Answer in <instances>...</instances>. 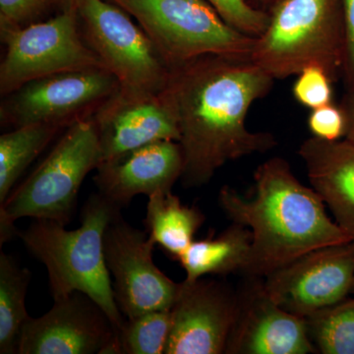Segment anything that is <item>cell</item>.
<instances>
[{
  "mask_svg": "<svg viewBox=\"0 0 354 354\" xmlns=\"http://www.w3.org/2000/svg\"><path fill=\"white\" fill-rule=\"evenodd\" d=\"M62 129L58 125L35 123L13 128L0 136V205L32 160Z\"/></svg>",
  "mask_w": 354,
  "mask_h": 354,
  "instance_id": "ffe728a7",
  "label": "cell"
},
{
  "mask_svg": "<svg viewBox=\"0 0 354 354\" xmlns=\"http://www.w3.org/2000/svg\"><path fill=\"white\" fill-rule=\"evenodd\" d=\"M18 354H118V329L93 298L75 291L55 300L21 333Z\"/></svg>",
  "mask_w": 354,
  "mask_h": 354,
  "instance_id": "7c38bea8",
  "label": "cell"
},
{
  "mask_svg": "<svg viewBox=\"0 0 354 354\" xmlns=\"http://www.w3.org/2000/svg\"><path fill=\"white\" fill-rule=\"evenodd\" d=\"M138 21L169 69L204 55L250 57L256 38L205 0H109Z\"/></svg>",
  "mask_w": 354,
  "mask_h": 354,
  "instance_id": "8992f818",
  "label": "cell"
},
{
  "mask_svg": "<svg viewBox=\"0 0 354 354\" xmlns=\"http://www.w3.org/2000/svg\"><path fill=\"white\" fill-rule=\"evenodd\" d=\"M308 128L312 137L325 141H339L346 138L348 131V118L344 109L332 102L311 109L308 116Z\"/></svg>",
  "mask_w": 354,
  "mask_h": 354,
  "instance_id": "484cf974",
  "label": "cell"
},
{
  "mask_svg": "<svg viewBox=\"0 0 354 354\" xmlns=\"http://www.w3.org/2000/svg\"><path fill=\"white\" fill-rule=\"evenodd\" d=\"M99 135L92 118L65 129L50 153L0 205V244L18 236L14 223L23 218L66 225L76 209L86 176L101 165Z\"/></svg>",
  "mask_w": 354,
  "mask_h": 354,
  "instance_id": "5b68a950",
  "label": "cell"
},
{
  "mask_svg": "<svg viewBox=\"0 0 354 354\" xmlns=\"http://www.w3.org/2000/svg\"><path fill=\"white\" fill-rule=\"evenodd\" d=\"M310 342L323 354H354V298L304 318Z\"/></svg>",
  "mask_w": 354,
  "mask_h": 354,
  "instance_id": "7402d4cb",
  "label": "cell"
},
{
  "mask_svg": "<svg viewBox=\"0 0 354 354\" xmlns=\"http://www.w3.org/2000/svg\"><path fill=\"white\" fill-rule=\"evenodd\" d=\"M228 25L247 36L258 38L270 23L269 11L257 8L247 0H205Z\"/></svg>",
  "mask_w": 354,
  "mask_h": 354,
  "instance_id": "cb8c5ba5",
  "label": "cell"
},
{
  "mask_svg": "<svg viewBox=\"0 0 354 354\" xmlns=\"http://www.w3.org/2000/svg\"><path fill=\"white\" fill-rule=\"evenodd\" d=\"M298 153L312 188L354 241V144L346 139L330 142L311 137Z\"/></svg>",
  "mask_w": 354,
  "mask_h": 354,
  "instance_id": "e0dca14e",
  "label": "cell"
},
{
  "mask_svg": "<svg viewBox=\"0 0 354 354\" xmlns=\"http://www.w3.org/2000/svg\"><path fill=\"white\" fill-rule=\"evenodd\" d=\"M121 209L97 192L84 205L76 230H66L58 221L35 220L18 234L27 250L46 266L53 300L75 291L85 293L104 310L118 330L125 319L114 298L104 236Z\"/></svg>",
  "mask_w": 354,
  "mask_h": 354,
  "instance_id": "3957f363",
  "label": "cell"
},
{
  "mask_svg": "<svg viewBox=\"0 0 354 354\" xmlns=\"http://www.w3.org/2000/svg\"><path fill=\"white\" fill-rule=\"evenodd\" d=\"M51 0H0V28H22L38 22Z\"/></svg>",
  "mask_w": 354,
  "mask_h": 354,
  "instance_id": "4316f807",
  "label": "cell"
},
{
  "mask_svg": "<svg viewBox=\"0 0 354 354\" xmlns=\"http://www.w3.org/2000/svg\"><path fill=\"white\" fill-rule=\"evenodd\" d=\"M155 245L146 230L133 227L121 214L104 232V260L114 279V298L127 319L169 311L178 295L181 283L165 276L153 262Z\"/></svg>",
  "mask_w": 354,
  "mask_h": 354,
  "instance_id": "30bf717a",
  "label": "cell"
},
{
  "mask_svg": "<svg viewBox=\"0 0 354 354\" xmlns=\"http://www.w3.org/2000/svg\"><path fill=\"white\" fill-rule=\"evenodd\" d=\"M353 283L354 241L310 251L264 278L272 299L304 319L346 299Z\"/></svg>",
  "mask_w": 354,
  "mask_h": 354,
  "instance_id": "8fae6325",
  "label": "cell"
},
{
  "mask_svg": "<svg viewBox=\"0 0 354 354\" xmlns=\"http://www.w3.org/2000/svg\"><path fill=\"white\" fill-rule=\"evenodd\" d=\"M31 272L10 255L0 253V353H17L23 327L30 318L26 297Z\"/></svg>",
  "mask_w": 354,
  "mask_h": 354,
  "instance_id": "44dd1931",
  "label": "cell"
},
{
  "mask_svg": "<svg viewBox=\"0 0 354 354\" xmlns=\"http://www.w3.org/2000/svg\"><path fill=\"white\" fill-rule=\"evenodd\" d=\"M346 27V60L344 71L354 87V0H342Z\"/></svg>",
  "mask_w": 354,
  "mask_h": 354,
  "instance_id": "83f0119b",
  "label": "cell"
},
{
  "mask_svg": "<svg viewBox=\"0 0 354 354\" xmlns=\"http://www.w3.org/2000/svg\"><path fill=\"white\" fill-rule=\"evenodd\" d=\"M102 162H116L142 147L164 140L179 141L176 114L162 93L130 95L120 90L92 116Z\"/></svg>",
  "mask_w": 354,
  "mask_h": 354,
  "instance_id": "9a60e30c",
  "label": "cell"
},
{
  "mask_svg": "<svg viewBox=\"0 0 354 354\" xmlns=\"http://www.w3.org/2000/svg\"><path fill=\"white\" fill-rule=\"evenodd\" d=\"M218 204L232 223L252 234L244 277L265 278L310 251L353 241L328 216L322 198L298 180L283 158L256 169L249 196L223 186Z\"/></svg>",
  "mask_w": 354,
  "mask_h": 354,
  "instance_id": "7a4b0ae2",
  "label": "cell"
},
{
  "mask_svg": "<svg viewBox=\"0 0 354 354\" xmlns=\"http://www.w3.org/2000/svg\"><path fill=\"white\" fill-rule=\"evenodd\" d=\"M274 82L250 57L204 55L171 69L162 94L178 124L184 187H201L228 162L278 145L271 133L246 127L249 109Z\"/></svg>",
  "mask_w": 354,
  "mask_h": 354,
  "instance_id": "6da1fadb",
  "label": "cell"
},
{
  "mask_svg": "<svg viewBox=\"0 0 354 354\" xmlns=\"http://www.w3.org/2000/svg\"><path fill=\"white\" fill-rule=\"evenodd\" d=\"M268 11L269 26L256 38L251 62L274 80L318 66L335 81L346 60L342 0H279Z\"/></svg>",
  "mask_w": 354,
  "mask_h": 354,
  "instance_id": "277c9868",
  "label": "cell"
},
{
  "mask_svg": "<svg viewBox=\"0 0 354 354\" xmlns=\"http://www.w3.org/2000/svg\"><path fill=\"white\" fill-rule=\"evenodd\" d=\"M180 283L165 354L225 353L236 319L237 291L204 277Z\"/></svg>",
  "mask_w": 354,
  "mask_h": 354,
  "instance_id": "4fadbf2b",
  "label": "cell"
},
{
  "mask_svg": "<svg viewBox=\"0 0 354 354\" xmlns=\"http://www.w3.org/2000/svg\"><path fill=\"white\" fill-rule=\"evenodd\" d=\"M252 243L250 230L232 223L218 236L194 241L179 258L186 272L185 281L206 276H221L242 272L248 260Z\"/></svg>",
  "mask_w": 354,
  "mask_h": 354,
  "instance_id": "ac0fdd59",
  "label": "cell"
},
{
  "mask_svg": "<svg viewBox=\"0 0 354 354\" xmlns=\"http://www.w3.org/2000/svg\"><path fill=\"white\" fill-rule=\"evenodd\" d=\"M118 90L120 83L104 67L43 77L4 95L0 120L2 127L46 123L66 129L92 118Z\"/></svg>",
  "mask_w": 354,
  "mask_h": 354,
  "instance_id": "9c48e42d",
  "label": "cell"
},
{
  "mask_svg": "<svg viewBox=\"0 0 354 354\" xmlns=\"http://www.w3.org/2000/svg\"><path fill=\"white\" fill-rule=\"evenodd\" d=\"M77 11L84 39L115 77L120 92L153 95L165 90L171 69L127 11L109 0H83Z\"/></svg>",
  "mask_w": 354,
  "mask_h": 354,
  "instance_id": "52a82bcc",
  "label": "cell"
},
{
  "mask_svg": "<svg viewBox=\"0 0 354 354\" xmlns=\"http://www.w3.org/2000/svg\"><path fill=\"white\" fill-rule=\"evenodd\" d=\"M351 295H354V283L353 286V290H351Z\"/></svg>",
  "mask_w": 354,
  "mask_h": 354,
  "instance_id": "1f68e13d",
  "label": "cell"
},
{
  "mask_svg": "<svg viewBox=\"0 0 354 354\" xmlns=\"http://www.w3.org/2000/svg\"><path fill=\"white\" fill-rule=\"evenodd\" d=\"M0 36L6 46L0 64L3 97L43 77L104 67L83 38L75 9L26 27L0 28Z\"/></svg>",
  "mask_w": 354,
  "mask_h": 354,
  "instance_id": "ba28073f",
  "label": "cell"
},
{
  "mask_svg": "<svg viewBox=\"0 0 354 354\" xmlns=\"http://www.w3.org/2000/svg\"><path fill=\"white\" fill-rule=\"evenodd\" d=\"M293 85V97L298 104L310 109L332 102V78L323 68L310 66L302 70Z\"/></svg>",
  "mask_w": 354,
  "mask_h": 354,
  "instance_id": "d4e9b609",
  "label": "cell"
},
{
  "mask_svg": "<svg viewBox=\"0 0 354 354\" xmlns=\"http://www.w3.org/2000/svg\"><path fill=\"white\" fill-rule=\"evenodd\" d=\"M83 0H51L53 6L59 7L60 10H67V9H78L81 2Z\"/></svg>",
  "mask_w": 354,
  "mask_h": 354,
  "instance_id": "f546056e",
  "label": "cell"
},
{
  "mask_svg": "<svg viewBox=\"0 0 354 354\" xmlns=\"http://www.w3.org/2000/svg\"><path fill=\"white\" fill-rule=\"evenodd\" d=\"M255 1H257L261 6L268 7V8L270 9L277 1H279V0H255ZM269 9H268V10H269Z\"/></svg>",
  "mask_w": 354,
  "mask_h": 354,
  "instance_id": "4dcf8cb0",
  "label": "cell"
},
{
  "mask_svg": "<svg viewBox=\"0 0 354 354\" xmlns=\"http://www.w3.org/2000/svg\"><path fill=\"white\" fill-rule=\"evenodd\" d=\"M204 221L199 209L185 206L171 191L149 197L144 221L146 232L171 259L178 261L189 248Z\"/></svg>",
  "mask_w": 354,
  "mask_h": 354,
  "instance_id": "d6986e66",
  "label": "cell"
},
{
  "mask_svg": "<svg viewBox=\"0 0 354 354\" xmlns=\"http://www.w3.org/2000/svg\"><path fill=\"white\" fill-rule=\"evenodd\" d=\"M171 328V310L127 319L118 330V354H165Z\"/></svg>",
  "mask_w": 354,
  "mask_h": 354,
  "instance_id": "603a6c76",
  "label": "cell"
},
{
  "mask_svg": "<svg viewBox=\"0 0 354 354\" xmlns=\"http://www.w3.org/2000/svg\"><path fill=\"white\" fill-rule=\"evenodd\" d=\"M353 88V93L346 101V108H344L348 118V131L344 139L354 144V87Z\"/></svg>",
  "mask_w": 354,
  "mask_h": 354,
  "instance_id": "f1b7e54d",
  "label": "cell"
},
{
  "mask_svg": "<svg viewBox=\"0 0 354 354\" xmlns=\"http://www.w3.org/2000/svg\"><path fill=\"white\" fill-rule=\"evenodd\" d=\"M225 354L317 353L304 318L286 311L266 290L264 278L244 277Z\"/></svg>",
  "mask_w": 354,
  "mask_h": 354,
  "instance_id": "5bb4252c",
  "label": "cell"
},
{
  "mask_svg": "<svg viewBox=\"0 0 354 354\" xmlns=\"http://www.w3.org/2000/svg\"><path fill=\"white\" fill-rule=\"evenodd\" d=\"M183 148L177 141L149 144L116 162L97 167L94 177L100 194L123 208L137 195L171 192L183 176Z\"/></svg>",
  "mask_w": 354,
  "mask_h": 354,
  "instance_id": "2e32d148",
  "label": "cell"
}]
</instances>
